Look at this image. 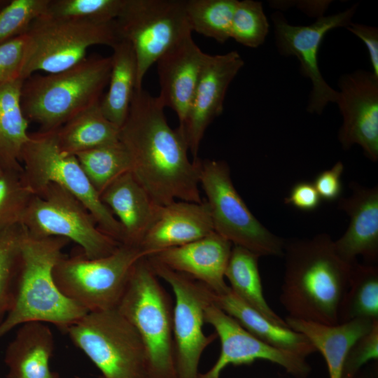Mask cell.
<instances>
[{
  "label": "cell",
  "mask_w": 378,
  "mask_h": 378,
  "mask_svg": "<svg viewBox=\"0 0 378 378\" xmlns=\"http://www.w3.org/2000/svg\"><path fill=\"white\" fill-rule=\"evenodd\" d=\"M164 107L143 88L136 89L119 140L131 158V173L160 206L178 200L200 203L199 160L190 161L183 134L167 122Z\"/></svg>",
  "instance_id": "obj_1"
},
{
  "label": "cell",
  "mask_w": 378,
  "mask_h": 378,
  "mask_svg": "<svg viewBox=\"0 0 378 378\" xmlns=\"http://www.w3.org/2000/svg\"><path fill=\"white\" fill-rule=\"evenodd\" d=\"M285 271L280 302L289 317L325 325L339 324L349 285L351 264L337 253L326 233L284 241Z\"/></svg>",
  "instance_id": "obj_2"
},
{
  "label": "cell",
  "mask_w": 378,
  "mask_h": 378,
  "mask_svg": "<svg viewBox=\"0 0 378 378\" xmlns=\"http://www.w3.org/2000/svg\"><path fill=\"white\" fill-rule=\"evenodd\" d=\"M70 241L28 233L10 309L0 324V337L24 323H52L64 330L88 311L64 295L56 285L53 269Z\"/></svg>",
  "instance_id": "obj_3"
},
{
  "label": "cell",
  "mask_w": 378,
  "mask_h": 378,
  "mask_svg": "<svg viewBox=\"0 0 378 378\" xmlns=\"http://www.w3.org/2000/svg\"><path fill=\"white\" fill-rule=\"evenodd\" d=\"M111 57L92 55L64 71L31 75L24 80L21 105L40 131H54L99 102L108 84Z\"/></svg>",
  "instance_id": "obj_4"
},
{
  "label": "cell",
  "mask_w": 378,
  "mask_h": 378,
  "mask_svg": "<svg viewBox=\"0 0 378 378\" xmlns=\"http://www.w3.org/2000/svg\"><path fill=\"white\" fill-rule=\"evenodd\" d=\"M116 308L142 340L148 378H176L174 307L147 257L134 265Z\"/></svg>",
  "instance_id": "obj_5"
},
{
  "label": "cell",
  "mask_w": 378,
  "mask_h": 378,
  "mask_svg": "<svg viewBox=\"0 0 378 378\" xmlns=\"http://www.w3.org/2000/svg\"><path fill=\"white\" fill-rule=\"evenodd\" d=\"M20 162L25 183L34 194L49 183L59 186L86 207L103 232L122 243L119 222L102 202L76 157L59 148L55 130L30 134L22 148Z\"/></svg>",
  "instance_id": "obj_6"
},
{
  "label": "cell",
  "mask_w": 378,
  "mask_h": 378,
  "mask_svg": "<svg viewBox=\"0 0 378 378\" xmlns=\"http://www.w3.org/2000/svg\"><path fill=\"white\" fill-rule=\"evenodd\" d=\"M64 331L101 371L102 378H148L142 340L117 308L88 312Z\"/></svg>",
  "instance_id": "obj_7"
},
{
  "label": "cell",
  "mask_w": 378,
  "mask_h": 378,
  "mask_svg": "<svg viewBox=\"0 0 378 378\" xmlns=\"http://www.w3.org/2000/svg\"><path fill=\"white\" fill-rule=\"evenodd\" d=\"M146 253L120 244L110 255L90 259L82 252L63 255L53 269L60 291L88 312L116 308L135 263Z\"/></svg>",
  "instance_id": "obj_8"
},
{
  "label": "cell",
  "mask_w": 378,
  "mask_h": 378,
  "mask_svg": "<svg viewBox=\"0 0 378 378\" xmlns=\"http://www.w3.org/2000/svg\"><path fill=\"white\" fill-rule=\"evenodd\" d=\"M199 181L206 197L215 232L259 257L283 256L284 240L251 213L234 188L225 161L199 160Z\"/></svg>",
  "instance_id": "obj_9"
},
{
  "label": "cell",
  "mask_w": 378,
  "mask_h": 378,
  "mask_svg": "<svg viewBox=\"0 0 378 378\" xmlns=\"http://www.w3.org/2000/svg\"><path fill=\"white\" fill-rule=\"evenodd\" d=\"M25 34L28 48L24 80L38 71L47 74L64 71L84 59L90 47L105 45L112 48L120 41L115 21L98 24L44 14L31 24Z\"/></svg>",
  "instance_id": "obj_10"
},
{
  "label": "cell",
  "mask_w": 378,
  "mask_h": 378,
  "mask_svg": "<svg viewBox=\"0 0 378 378\" xmlns=\"http://www.w3.org/2000/svg\"><path fill=\"white\" fill-rule=\"evenodd\" d=\"M21 223L31 235L73 241L90 259L107 256L120 244L99 228L76 197L55 183L32 195Z\"/></svg>",
  "instance_id": "obj_11"
},
{
  "label": "cell",
  "mask_w": 378,
  "mask_h": 378,
  "mask_svg": "<svg viewBox=\"0 0 378 378\" xmlns=\"http://www.w3.org/2000/svg\"><path fill=\"white\" fill-rule=\"evenodd\" d=\"M186 0H124L115 20L120 40L132 47L136 60V89L149 68L170 48L191 34Z\"/></svg>",
  "instance_id": "obj_12"
},
{
  "label": "cell",
  "mask_w": 378,
  "mask_h": 378,
  "mask_svg": "<svg viewBox=\"0 0 378 378\" xmlns=\"http://www.w3.org/2000/svg\"><path fill=\"white\" fill-rule=\"evenodd\" d=\"M148 259L155 274L167 282L174 293L176 378H198L202 354L217 338L216 333L206 336L202 329L204 308L211 301V290L187 274Z\"/></svg>",
  "instance_id": "obj_13"
},
{
  "label": "cell",
  "mask_w": 378,
  "mask_h": 378,
  "mask_svg": "<svg viewBox=\"0 0 378 378\" xmlns=\"http://www.w3.org/2000/svg\"><path fill=\"white\" fill-rule=\"evenodd\" d=\"M358 4L342 12L316 18L309 25H294L288 23L279 11L272 13L275 46L284 56H295L300 64L301 75L312 83L307 111L321 115L327 105L335 103L337 91L323 78L318 62L321 42L326 34L335 28L346 27L352 21Z\"/></svg>",
  "instance_id": "obj_14"
},
{
  "label": "cell",
  "mask_w": 378,
  "mask_h": 378,
  "mask_svg": "<svg viewBox=\"0 0 378 378\" xmlns=\"http://www.w3.org/2000/svg\"><path fill=\"white\" fill-rule=\"evenodd\" d=\"M204 322L216 330L220 353L214 365L198 378H220L228 365H250L258 360L277 364L297 378H306L311 368L305 358L273 347L245 330L235 319L215 305L212 300L204 308Z\"/></svg>",
  "instance_id": "obj_15"
},
{
  "label": "cell",
  "mask_w": 378,
  "mask_h": 378,
  "mask_svg": "<svg viewBox=\"0 0 378 378\" xmlns=\"http://www.w3.org/2000/svg\"><path fill=\"white\" fill-rule=\"evenodd\" d=\"M335 103L342 118L338 140L344 150L359 145L370 160H378V78L358 69L342 75Z\"/></svg>",
  "instance_id": "obj_16"
},
{
  "label": "cell",
  "mask_w": 378,
  "mask_h": 378,
  "mask_svg": "<svg viewBox=\"0 0 378 378\" xmlns=\"http://www.w3.org/2000/svg\"><path fill=\"white\" fill-rule=\"evenodd\" d=\"M244 64L237 51L207 54L187 119L181 130L193 160L197 158L206 130L223 111L227 90Z\"/></svg>",
  "instance_id": "obj_17"
},
{
  "label": "cell",
  "mask_w": 378,
  "mask_h": 378,
  "mask_svg": "<svg viewBox=\"0 0 378 378\" xmlns=\"http://www.w3.org/2000/svg\"><path fill=\"white\" fill-rule=\"evenodd\" d=\"M207 56L192 34L166 51L156 62L160 83L158 98L176 113L181 130L188 117L202 69Z\"/></svg>",
  "instance_id": "obj_18"
},
{
  "label": "cell",
  "mask_w": 378,
  "mask_h": 378,
  "mask_svg": "<svg viewBox=\"0 0 378 378\" xmlns=\"http://www.w3.org/2000/svg\"><path fill=\"white\" fill-rule=\"evenodd\" d=\"M232 244L216 232L185 245L148 256L174 271L190 276L216 293L226 291L225 272Z\"/></svg>",
  "instance_id": "obj_19"
},
{
  "label": "cell",
  "mask_w": 378,
  "mask_h": 378,
  "mask_svg": "<svg viewBox=\"0 0 378 378\" xmlns=\"http://www.w3.org/2000/svg\"><path fill=\"white\" fill-rule=\"evenodd\" d=\"M351 194L341 197L338 208L350 218L344 234L334 241L338 255L351 264L357 255L369 262L378 258V188H367L351 183Z\"/></svg>",
  "instance_id": "obj_20"
},
{
  "label": "cell",
  "mask_w": 378,
  "mask_h": 378,
  "mask_svg": "<svg viewBox=\"0 0 378 378\" xmlns=\"http://www.w3.org/2000/svg\"><path fill=\"white\" fill-rule=\"evenodd\" d=\"M214 232L205 201L200 203L175 201L161 207L158 218L139 247L148 257L198 240Z\"/></svg>",
  "instance_id": "obj_21"
},
{
  "label": "cell",
  "mask_w": 378,
  "mask_h": 378,
  "mask_svg": "<svg viewBox=\"0 0 378 378\" xmlns=\"http://www.w3.org/2000/svg\"><path fill=\"white\" fill-rule=\"evenodd\" d=\"M100 198L122 227V244L134 246H140L162 207L153 202L131 172L111 183L100 194Z\"/></svg>",
  "instance_id": "obj_22"
},
{
  "label": "cell",
  "mask_w": 378,
  "mask_h": 378,
  "mask_svg": "<svg viewBox=\"0 0 378 378\" xmlns=\"http://www.w3.org/2000/svg\"><path fill=\"white\" fill-rule=\"evenodd\" d=\"M54 348V336L46 323L20 325L6 351L7 378H59L50 368Z\"/></svg>",
  "instance_id": "obj_23"
},
{
  "label": "cell",
  "mask_w": 378,
  "mask_h": 378,
  "mask_svg": "<svg viewBox=\"0 0 378 378\" xmlns=\"http://www.w3.org/2000/svg\"><path fill=\"white\" fill-rule=\"evenodd\" d=\"M211 300L248 332L273 347L304 358L316 352L304 335L271 322L240 300L230 286L222 293L211 290Z\"/></svg>",
  "instance_id": "obj_24"
},
{
  "label": "cell",
  "mask_w": 378,
  "mask_h": 378,
  "mask_svg": "<svg viewBox=\"0 0 378 378\" xmlns=\"http://www.w3.org/2000/svg\"><path fill=\"white\" fill-rule=\"evenodd\" d=\"M291 330L304 335L323 356L330 378H342L346 356L352 345L367 334L375 320L358 318L337 325L303 321L287 316Z\"/></svg>",
  "instance_id": "obj_25"
},
{
  "label": "cell",
  "mask_w": 378,
  "mask_h": 378,
  "mask_svg": "<svg viewBox=\"0 0 378 378\" xmlns=\"http://www.w3.org/2000/svg\"><path fill=\"white\" fill-rule=\"evenodd\" d=\"M24 80L0 84V164L6 170H22L20 155L29 139V120L21 105Z\"/></svg>",
  "instance_id": "obj_26"
},
{
  "label": "cell",
  "mask_w": 378,
  "mask_h": 378,
  "mask_svg": "<svg viewBox=\"0 0 378 378\" xmlns=\"http://www.w3.org/2000/svg\"><path fill=\"white\" fill-rule=\"evenodd\" d=\"M112 48L108 89L100 106L105 117L120 128L127 116L136 89L137 66L134 52L127 41L120 40Z\"/></svg>",
  "instance_id": "obj_27"
},
{
  "label": "cell",
  "mask_w": 378,
  "mask_h": 378,
  "mask_svg": "<svg viewBox=\"0 0 378 378\" xmlns=\"http://www.w3.org/2000/svg\"><path fill=\"white\" fill-rule=\"evenodd\" d=\"M100 102L55 130L57 144L63 151L76 155L119 140L120 128L105 117Z\"/></svg>",
  "instance_id": "obj_28"
},
{
  "label": "cell",
  "mask_w": 378,
  "mask_h": 378,
  "mask_svg": "<svg viewBox=\"0 0 378 378\" xmlns=\"http://www.w3.org/2000/svg\"><path fill=\"white\" fill-rule=\"evenodd\" d=\"M258 258L244 248L234 246L225 277L228 279L232 292L244 303L274 324L288 327L286 321L271 309L264 297Z\"/></svg>",
  "instance_id": "obj_29"
},
{
  "label": "cell",
  "mask_w": 378,
  "mask_h": 378,
  "mask_svg": "<svg viewBox=\"0 0 378 378\" xmlns=\"http://www.w3.org/2000/svg\"><path fill=\"white\" fill-rule=\"evenodd\" d=\"M358 318L378 320V268L355 261L340 307L339 323Z\"/></svg>",
  "instance_id": "obj_30"
},
{
  "label": "cell",
  "mask_w": 378,
  "mask_h": 378,
  "mask_svg": "<svg viewBox=\"0 0 378 378\" xmlns=\"http://www.w3.org/2000/svg\"><path fill=\"white\" fill-rule=\"evenodd\" d=\"M100 194L115 179L131 171V158L120 140L74 155Z\"/></svg>",
  "instance_id": "obj_31"
},
{
  "label": "cell",
  "mask_w": 378,
  "mask_h": 378,
  "mask_svg": "<svg viewBox=\"0 0 378 378\" xmlns=\"http://www.w3.org/2000/svg\"><path fill=\"white\" fill-rule=\"evenodd\" d=\"M237 0H186L185 10L192 31L220 43L230 38Z\"/></svg>",
  "instance_id": "obj_32"
},
{
  "label": "cell",
  "mask_w": 378,
  "mask_h": 378,
  "mask_svg": "<svg viewBox=\"0 0 378 378\" xmlns=\"http://www.w3.org/2000/svg\"><path fill=\"white\" fill-rule=\"evenodd\" d=\"M27 234L22 223L0 232V324L13 302L22 246Z\"/></svg>",
  "instance_id": "obj_33"
},
{
  "label": "cell",
  "mask_w": 378,
  "mask_h": 378,
  "mask_svg": "<svg viewBox=\"0 0 378 378\" xmlns=\"http://www.w3.org/2000/svg\"><path fill=\"white\" fill-rule=\"evenodd\" d=\"M123 4L124 0H50L44 15L106 24L116 20Z\"/></svg>",
  "instance_id": "obj_34"
},
{
  "label": "cell",
  "mask_w": 378,
  "mask_h": 378,
  "mask_svg": "<svg viewBox=\"0 0 378 378\" xmlns=\"http://www.w3.org/2000/svg\"><path fill=\"white\" fill-rule=\"evenodd\" d=\"M270 24L262 3L238 1L231 26L230 38L244 46L256 48L265 41Z\"/></svg>",
  "instance_id": "obj_35"
},
{
  "label": "cell",
  "mask_w": 378,
  "mask_h": 378,
  "mask_svg": "<svg viewBox=\"0 0 378 378\" xmlns=\"http://www.w3.org/2000/svg\"><path fill=\"white\" fill-rule=\"evenodd\" d=\"M22 170H6L0 175V232L21 223L34 193L28 188Z\"/></svg>",
  "instance_id": "obj_36"
},
{
  "label": "cell",
  "mask_w": 378,
  "mask_h": 378,
  "mask_svg": "<svg viewBox=\"0 0 378 378\" xmlns=\"http://www.w3.org/2000/svg\"><path fill=\"white\" fill-rule=\"evenodd\" d=\"M50 0H11L0 10V44L24 34L45 14Z\"/></svg>",
  "instance_id": "obj_37"
},
{
  "label": "cell",
  "mask_w": 378,
  "mask_h": 378,
  "mask_svg": "<svg viewBox=\"0 0 378 378\" xmlns=\"http://www.w3.org/2000/svg\"><path fill=\"white\" fill-rule=\"evenodd\" d=\"M28 48L26 34L0 44V84L23 78Z\"/></svg>",
  "instance_id": "obj_38"
},
{
  "label": "cell",
  "mask_w": 378,
  "mask_h": 378,
  "mask_svg": "<svg viewBox=\"0 0 378 378\" xmlns=\"http://www.w3.org/2000/svg\"><path fill=\"white\" fill-rule=\"evenodd\" d=\"M378 358V320L372 329L360 337L349 349L344 363L342 378H356L368 362Z\"/></svg>",
  "instance_id": "obj_39"
},
{
  "label": "cell",
  "mask_w": 378,
  "mask_h": 378,
  "mask_svg": "<svg viewBox=\"0 0 378 378\" xmlns=\"http://www.w3.org/2000/svg\"><path fill=\"white\" fill-rule=\"evenodd\" d=\"M343 171L344 164L339 161L332 168L323 171L315 178L313 184L321 199L333 201L340 197Z\"/></svg>",
  "instance_id": "obj_40"
},
{
  "label": "cell",
  "mask_w": 378,
  "mask_h": 378,
  "mask_svg": "<svg viewBox=\"0 0 378 378\" xmlns=\"http://www.w3.org/2000/svg\"><path fill=\"white\" fill-rule=\"evenodd\" d=\"M321 200L313 183L302 181L292 188L284 202L302 211H312L318 206Z\"/></svg>",
  "instance_id": "obj_41"
},
{
  "label": "cell",
  "mask_w": 378,
  "mask_h": 378,
  "mask_svg": "<svg viewBox=\"0 0 378 378\" xmlns=\"http://www.w3.org/2000/svg\"><path fill=\"white\" fill-rule=\"evenodd\" d=\"M346 28L365 43L372 68V73L378 78L377 27L351 22Z\"/></svg>",
  "instance_id": "obj_42"
},
{
  "label": "cell",
  "mask_w": 378,
  "mask_h": 378,
  "mask_svg": "<svg viewBox=\"0 0 378 378\" xmlns=\"http://www.w3.org/2000/svg\"><path fill=\"white\" fill-rule=\"evenodd\" d=\"M330 1H301L293 3L298 5V8L309 15L316 16L317 18L323 16V13L327 10Z\"/></svg>",
  "instance_id": "obj_43"
},
{
  "label": "cell",
  "mask_w": 378,
  "mask_h": 378,
  "mask_svg": "<svg viewBox=\"0 0 378 378\" xmlns=\"http://www.w3.org/2000/svg\"><path fill=\"white\" fill-rule=\"evenodd\" d=\"M9 2V0H0V10L6 6Z\"/></svg>",
  "instance_id": "obj_44"
},
{
  "label": "cell",
  "mask_w": 378,
  "mask_h": 378,
  "mask_svg": "<svg viewBox=\"0 0 378 378\" xmlns=\"http://www.w3.org/2000/svg\"><path fill=\"white\" fill-rule=\"evenodd\" d=\"M4 172V169H3L1 165L0 164V175L2 174Z\"/></svg>",
  "instance_id": "obj_45"
},
{
  "label": "cell",
  "mask_w": 378,
  "mask_h": 378,
  "mask_svg": "<svg viewBox=\"0 0 378 378\" xmlns=\"http://www.w3.org/2000/svg\"><path fill=\"white\" fill-rule=\"evenodd\" d=\"M99 378H102V377H99Z\"/></svg>",
  "instance_id": "obj_46"
}]
</instances>
